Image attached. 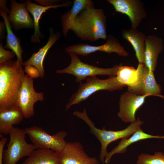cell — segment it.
<instances>
[{"mask_svg": "<svg viewBox=\"0 0 164 164\" xmlns=\"http://www.w3.org/2000/svg\"><path fill=\"white\" fill-rule=\"evenodd\" d=\"M24 72L22 64L17 60L0 64V110L17 107Z\"/></svg>", "mask_w": 164, "mask_h": 164, "instance_id": "6da1fadb", "label": "cell"}, {"mask_svg": "<svg viewBox=\"0 0 164 164\" xmlns=\"http://www.w3.org/2000/svg\"><path fill=\"white\" fill-rule=\"evenodd\" d=\"M107 18L103 10L94 5L82 10L76 17L70 30L82 40H106Z\"/></svg>", "mask_w": 164, "mask_h": 164, "instance_id": "7a4b0ae2", "label": "cell"}, {"mask_svg": "<svg viewBox=\"0 0 164 164\" xmlns=\"http://www.w3.org/2000/svg\"><path fill=\"white\" fill-rule=\"evenodd\" d=\"M73 114L83 120L90 128V132L99 141L101 149L99 158L103 164H104L105 156L108 152V146L111 142L119 139L128 138L134 134L144 123V122L138 119L131 123L125 128L120 131L107 130L105 127L102 129L97 128L94 123L88 117L86 109L84 108L82 112L75 111Z\"/></svg>", "mask_w": 164, "mask_h": 164, "instance_id": "3957f363", "label": "cell"}, {"mask_svg": "<svg viewBox=\"0 0 164 164\" xmlns=\"http://www.w3.org/2000/svg\"><path fill=\"white\" fill-rule=\"evenodd\" d=\"M84 83H80L76 92L73 94L66 106L65 110L72 105L78 104L86 100L91 95L100 90L110 91L122 89L125 86L121 84L116 76L109 77L106 79H101L96 76L87 79Z\"/></svg>", "mask_w": 164, "mask_h": 164, "instance_id": "277c9868", "label": "cell"}, {"mask_svg": "<svg viewBox=\"0 0 164 164\" xmlns=\"http://www.w3.org/2000/svg\"><path fill=\"white\" fill-rule=\"evenodd\" d=\"M10 140L4 149L3 155L4 164H16L22 157L29 156L36 148L32 144L28 143L26 139L27 134L25 129L12 128L9 133Z\"/></svg>", "mask_w": 164, "mask_h": 164, "instance_id": "5b68a950", "label": "cell"}, {"mask_svg": "<svg viewBox=\"0 0 164 164\" xmlns=\"http://www.w3.org/2000/svg\"><path fill=\"white\" fill-rule=\"evenodd\" d=\"M71 58V62L67 67L56 71L57 74L67 73L72 74L76 77V81L80 83L88 77L97 75L116 76L121 63L111 68H101L90 65L81 61L77 55L74 53H68Z\"/></svg>", "mask_w": 164, "mask_h": 164, "instance_id": "8992f818", "label": "cell"}, {"mask_svg": "<svg viewBox=\"0 0 164 164\" xmlns=\"http://www.w3.org/2000/svg\"><path fill=\"white\" fill-rule=\"evenodd\" d=\"M26 133L36 149H50L59 153L63 149L67 133L61 130L53 135L49 134L40 127L31 126L25 128Z\"/></svg>", "mask_w": 164, "mask_h": 164, "instance_id": "52a82bcc", "label": "cell"}, {"mask_svg": "<svg viewBox=\"0 0 164 164\" xmlns=\"http://www.w3.org/2000/svg\"><path fill=\"white\" fill-rule=\"evenodd\" d=\"M44 99V94L35 91L33 87V79L25 74L17 99V107L22 111L24 117L29 118L35 114L34 106L38 101Z\"/></svg>", "mask_w": 164, "mask_h": 164, "instance_id": "ba28073f", "label": "cell"}, {"mask_svg": "<svg viewBox=\"0 0 164 164\" xmlns=\"http://www.w3.org/2000/svg\"><path fill=\"white\" fill-rule=\"evenodd\" d=\"M66 52H72L77 55L86 56L91 53L99 51L108 54L115 53L124 57L128 56L117 38L111 35L108 36L106 42L99 46H93L87 44L80 43L71 45L65 48Z\"/></svg>", "mask_w": 164, "mask_h": 164, "instance_id": "9c48e42d", "label": "cell"}, {"mask_svg": "<svg viewBox=\"0 0 164 164\" xmlns=\"http://www.w3.org/2000/svg\"><path fill=\"white\" fill-rule=\"evenodd\" d=\"M117 12L127 16L131 22V28L137 29L147 16L143 2L139 0H107Z\"/></svg>", "mask_w": 164, "mask_h": 164, "instance_id": "30bf717a", "label": "cell"}, {"mask_svg": "<svg viewBox=\"0 0 164 164\" xmlns=\"http://www.w3.org/2000/svg\"><path fill=\"white\" fill-rule=\"evenodd\" d=\"M137 69L139 73L140 81L134 87H128V91L140 96H154L164 98L161 95L160 87L155 78L154 72L150 71L144 63H138Z\"/></svg>", "mask_w": 164, "mask_h": 164, "instance_id": "8fae6325", "label": "cell"}, {"mask_svg": "<svg viewBox=\"0 0 164 164\" xmlns=\"http://www.w3.org/2000/svg\"><path fill=\"white\" fill-rule=\"evenodd\" d=\"M58 153L60 164H99L95 157L88 156L79 142H67Z\"/></svg>", "mask_w": 164, "mask_h": 164, "instance_id": "7c38bea8", "label": "cell"}, {"mask_svg": "<svg viewBox=\"0 0 164 164\" xmlns=\"http://www.w3.org/2000/svg\"><path fill=\"white\" fill-rule=\"evenodd\" d=\"M147 95L140 96L128 91L122 94L119 102L118 117L125 123L135 121L137 111L144 104Z\"/></svg>", "mask_w": 164, "mask_h": 164, "instance_id": "4fadbf2b", "label": "cell"}, {"mask_svg": "<svg viewBox=\"0 0 164 164\" xmlns=\"http://www.w3.org/2000/svg\"><path fill=\"white\" fill-rule=\"evenodd\" d=\"M11 9L8 16L12 26L15 30L22 29H34L33 19L30 16L25 2L19 3L11 0Z\"/></svg>", "mask_w": 164, "mask_h": 164, "instance_id": "5bb4252c", "label": "cell"}, {"mask_svg": "<svg viewBox=\"0 0 164 164\" xmlns=\"http://www.w3.org/2000/svg\"><path fill=\"white\" fill-rule=\"evenodd\" d=\"M7 1H0V15L2 17L6 26L7 36L6 39V45L4 48L11 50L15 54L17 57V60L22 64L23 62L22 53L23 50L21 45V40L13 33L8 18V13L10 10L7 6Z\"/></svg>", "mask_w": 164, "mask_h": 164, "instance_id": "9a60e30c", "label": "cell"}, {"mask_svg": "<svg viewBox=\"0 0 164 164\" xmlns=\"http://www.w3.org/2000/svg\"><path fill=\"white\" fill-rule=\"evenodd\" d=\"M164 49L162 39L156 35H149L146 37L145 51V64L150 71L155 70L159 54Z\"/></svg>", "mask_w": 164, "mask_h": 164, "instance_id": "2e32d148", "label": "cell"}, {"mask_svg": "<svg viewBox=\"0 0 164 164\" xmlns=\"http://www.w3.org/2000/svg\"><path fill=\"white\" fill-rule=\"evenodd\" d=\"M61 35V32H55L52 28H50V36L46 44L37 53H34L29 59L23 62L22 66L30 65L35 67L38 70L40 77L43 78L45 75L43 63L45 56L49 49L59 39Z\"/></svg>", "mask_w": 164, "mask_h": 164, "instance_id": "e0dca14e", "label": "cell"}, {"mask_svg": "<svg viewBox=\"0 0 164 164\" xmlns=\"http://www.w3.org/2000/svg\"><path fill=\"white\" fill-rule=\"evenodd\" d=\"M24 2L27 10L31 13L33 18L34 32L30 39L31 42L33 43H40V38L42 39L45 36L41 32L39 25V20L43 13L51 8L68 7L71 3L70 1H67L56 6L44 7L32 3L29 0H26Z\"/></svg>", "mask_w": 164, "mask_h": 164, "instance_id": "ac0fdd59", "label": "cell"}, {"mask_svg": "<svg viewBox=\"0 0 164 164\" xmlns=\"http://www.w3.org/2000/svg\"><path fill=\"white\" fill-rule=\"evenodd\" d=\"M152 138L164 139V136L150 135L145 132L141 128H140L129 137L121 139L118 145L107 153L105 157L104 163H109L114 155L125 153L128 147L130 145L141 140Z\"/></svg>", "mask_w": 164, "mask_h": 164, "instance_id": "d6986e66", "label": "cell"}, {"mask_svg": "<svg viewBox=\"0 0 164 164\" xmlns=\"http://www.w3.org/2000/svg\"><path fill=\"white\" fill-rule=\"evenodd\" d=\"M121 36L132 46L138 63H145V40L146 36L137 29L132 28L128 30H122Z\"/></svg>", "mask_w": 164, "mask_h": 164, "instance_id": "ffe728a7", "label": "cell"}, {"mask_svg": "<svg viewBox=\"0 0 164 164\" xmlns=\"http://www.w3.org/2000/svg\"><path fill=\"white\" fill-rule=\"evenodd\" d=\"M22 110L17 107L0 110V135L9 134L13 125L19 124L24 118Z\"/></svg>", "mask_w": 164, "mask_h": 164, "instance_id": "44dd1931", "label": "cell"}, {"mask_svg": "<svg viewBox=\"0 0 164 164\" xmlns=\"http://www.w3.org/2000/svg\"><path fill=\"white\" fill-rule=\"evenodd\" d=\"M94 5L91 0H75L71 9L68 10L61 17L62 31L66 37L68 31L72 27L74 21L81 11L85 8Z\"/></svg>", "mask_w": 164, "mask_h": 164, "instance_id": "7402d4cb", "label": "cell"}, {"mask_svg": "<svg viewBox=\"0 0 164 164\" xmlns=\"http://www.w3.org/2000/svg\"><path fill=\"white\" fill-rule=\"evenodd\" d=\"M22 164H60L57 152L50 149L35 150Z\"/></svg>", "mask_w": 164, "mask_h": 164, "instance_id": "603a6c76", "label": "cell"}, {"mask_svg": "<svg viewBox=\"0 0 164 164\" xmlns=\"http://www.w3.org/2000/svg\"><path fill=\"white\" fill-rule=\"evenodd\" d=\"M116 77L122 84L128 87H134L140 81V77L137 69L132 67L123 66L119 67Z\"/></svg>", "mask_w": 164, "mask_h": 164, "instance_id": "cb8c5ba5", "label": "cell"}, {"mask_svg": "<svg viewBox=\"0 0 164 164\" xmlns=\"http://www.w3.org/2000/svg\"><path fill=\"white\" fill-rule=\"evenodd\" d=\"M137 164H164V153L157 152L154 155L141 153L138 156Z\"/></svg>", "mask_w": 164, "mask_h": 164, "instance_id": "d4e9b609", "label": "cell"}, {"mask_svg": "<svg viewBox=\"0 0 164 164\" xmlns=\"http://www.w3.org/2000/svg\"><path fill=\"white\" fill-rule=\"evenodd\" d=\"M15 53L12 51L6 50L4 49L2 43L0 44V64L8 61L13 58Z\"/></svg>", "mask_w": 164, "mask_h": 164, "instance_id": "484cf974", "label": "cell"}, {"mask_svg": "<svg viewBox=\"0 0 164 164\" xmlns=\"http://www.w3.org/2000/svg\"><path fill=\"white\" fill-rule=\"evenodd\" d=\"M24 67V71L29 77L34 79L40 77L38 70L35 67L30 65H27Z\"/></svg>", "mask_w": 164, "mask_h": 164, "instance_id": "4316f807", "label": "cell"}, {"mask_svg": "<svg viewBox=\"0 0 164 164\" xmlns=\"http://www.w3.org/2000/svg\"><path fill=\"white\" fill-rule=\"evenodd\" d=\"M39 5L44 6H54L58 5L59 4L57 0H35Z\"/></svg>", "mask_w": 164, "mask_h": 164, "instance_id": "83f0119b", "label": "cell"}, {"mask_svg": "<svg viewBox=\"0 0 164 164\" xmlns=\"http://www.w3.org/2000/svg\"><path fill=\"white\" fill-rule=\"evenodd\" d=\"M7 140L6 138H2L0 141V164H3V155L4 147Z\"/></svg>", "mask_w": 164, "mask_h": 164, "instance_id": "f1b7e54d", "label": "cell"}, {"mask_svg": "<svg viewBox=\"0 0 164 164\" xmlns=\"http://www.w3.org/2000/svg\"><path fill=\"white\" fill-rule=\"evenodd\" d=\"M6 28V26L5 22H0V39L3 38L5 33V28Z\"/></svg>", "mask_w": 164, "mask_h": 164, "instance_id": "f546056e", "label": "cell"}]
</instances>
